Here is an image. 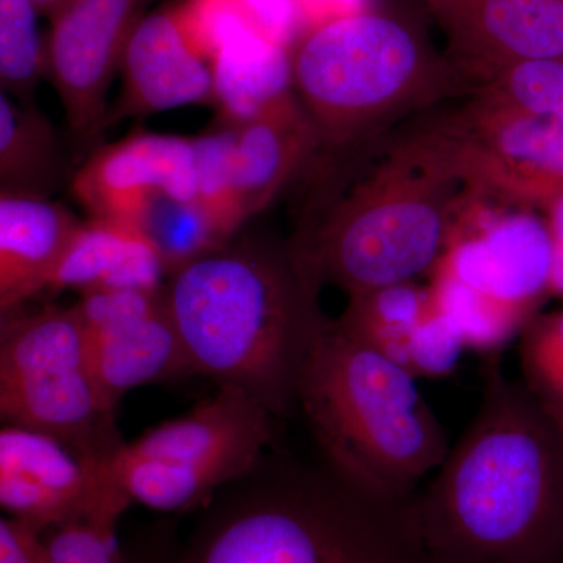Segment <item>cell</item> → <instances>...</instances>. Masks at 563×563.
<instances>
[{"mask_svg":"<svg viewBox=\"0 0 563 563\" xmlns=\"http://www.w3.org/2000/svg\"><path fill=\"white\" fill-rule=\"evenodd\" d=\"M144 0H73L54 18L47 40L49 77L70 131L84 143L107 128V92Z\"/></svg>","mask_w":563,"mask_h":563,"instance_id":"cell-13","label":"cell"},{"mask_svg":"<svg viewBox=\"0 0 563 563\" xmlns=\"http://www.w3.org/2000/svg\"><path fill=\"white\" fill-rule=\"evenodd\" d=\"M76 307L96 379L111 409L141 385L192 374L163 288L88 292Z\"/></svg>","mask_w":563,"mask_h":563,"instance_id":"cell-12","label":"cell"},{"mask_svg":"<svg viewBox=\"0 0 563 563\" xmlns=\"http://www.w3.org/2000/svg\"><path fill=\"white\" fill-rule=\"evenodd\" d=\"M299 22H307L309 31H317L322 25L343 20L361 13L358 0H295Z\"/></svg>","mask_w":563,"mask_h":563,"instance_id":"cell-30","label":"cell"},{"mask_svg":"<svg viewBox=\"0 0 563 563\" xmlns=\"http://www.w3.org/2000/svg\"><path fill=\"white\" fill-rule=\"evenodd\" d=\"M31 0H0V85L22 106H35L36 88L47 76V43Z\"/></svg>","mask_w":563,"mask_h":563,"instance_id":"cell-24","label":"cell"},{"mask_svg":"<svg viewBox=\"0 0 563 563\" xmlns=\"http://www.w3.org/2000/svg\"><path fill=\"white\" fill-rule=\"evenodd\" d=\"M165 266L150 240L121 221L81 222L49 290H161Z\"/></svg>","mask_w":563,"mask_h":563,"instance_id":"cell-20","label":"cell"},{"mask_svg":"<svg viewBox=\"0 0 563 563\" xmlns=\"http://www.w3.org/2000/svg\"><path fill=\"white\" fill-rule=\"evenodd\" d=\"M335 324L417 379L451 376L466 351L461 332L417 282L347 298Z\"/></svg>","mask_w":563,"mask_h":563,"instance_id":"cell-16","label":"cell"},{"mask_svg":"<svg viewBox=\"0 0 563 563\" xmlns=\"http://www.w3.org/2000/svg\"><path fill=\"white\" fill-rule=\"evenodd\" d=\"M468 85L518 63L563 57V0H422Z\"/></svg>","mask_w":563,"mask_h":563,"instance_id":"cell-14","label":"cell"},{"mask_svg":"<svg viewBox=\"0 0 563 563\" xmlns=\"http://www.w3.org/2000/svg\"><path fill=\"white\" fill-rule=\"evenodd\" d=\"M426 161L477 198L544 209L563 192V122L466 96L455 109L398 131Z\"/></svg>","mask_w":563,"mask_h":563,"instance_id":"cell-10","label":"cell"},{"mask_svg":"<svg viewBox=\"0 0 563 563\" xmlns=\"http://www.w3.org/2000/svg\"><path fill=\"white\" fill-rule=\"evenodd\" d=\"M81 222L51 198L0 192V310L14 313L44 290Z\"/></svg>","mask_w":563,"mask_h":563,"instance_id":"cell-19","label":"cell"},{"mask_svg":"<svg viewBox=\"0 0 563 563\" xmlns=\"http://www.w3.org/2000/svg\"><path fill=\"white\" fill-rule=\"evenodd\" d=\"M31 2L35 5V9L38 10L40 14H44V16L49 18V20H54L73 0H31Z\"/></svg>","mask_w":563,"mask_h":563,"instance_id":"cell-32","label":"cell"},{"mask_svg":"<svg viewBox=\"0 0 563 563\" xmlns=\"http://www.w3.org/2000/svg\"><path fill=\"white\" fill-rule=\"evenodd\" d=\"M291 54L296 99L318 150L342 151L390 132L468 85L413 22L361 11L306 33Z\"/></svg>","mask_w":563,"mask_h":563,"instance_id":"cell-6","label":"cell"},{"mask_svg":"<svg viewBox=\"0 0 563 563\" xmlns=\"http://www.w3.org/2000/svg\"><path fill=\"white\" fill-rule=\"evenodd\" d=\"M221 121L243 122L292 92L291 54L258 35L225 44L211 60Z\"/></svg>","mask_w":563,"mask_h":563,"instance_id":"cell-21","label":"cell"},{"mask_svg":"<svg viewBox=\"0 0 563 563\" xmlns=\"http://www.w3.org/2000/svg\"><path fill=\"white\" fill-rule=\"evenodd\" d=\"M0 563H46L43 533L7 515L2 517Z\"/></svg>","mask_w":563,"mask_h":563,"instance_id":"cell-29","label":"cell"},{"mask_svg":"<svg viewBox=\"0 0 563 563\" xmlns=\"http://www.w3.org/2000/svg\"><path fill=\"white\" fill-rule=\"evenodd\" d=\"M470 95L563 122V57L518 63L477 85Z\"/></svg>","mask_w":563,"mask_h":563,"instance_id":"cell-27","label":"cell"},{"mask_svg":"<svg viewBox=\"0 0 563 563\" xmlns=\"http://www.w3.org/2000/svg\"><path fill=\"white\" fill-rule=\"evenodd\" d=\"M435 563H563V432L487 357L468 428L417 496Z\"/></svg>","mask_w":563,"mask_h":563,"instance_id":"cell-1","label":"cell"},{"mask_svg":"<svg viewBox=\"0 0 563 563\" xmlns=\"http://www.w3.org/2000/svg\"><path fill=\"white\" fill-rule=\"evenodd\" d=\"M63 161L51 122L35 106L0 95V190L51 198L60 187Z\"/></svg>","mask_w":563,"mask_h":563,"instance_id":"cell-22","label":"cell"},{"mask_svg":"<svg viewBox=\"0 0 563 563\" xmlns=\"http://www.w3.org/2000/svg\"><path fill=\"white\" fill-rule=\"evenodd\" d=\"M277 418L233 387H220L184 417L125 442L114 472L132 503L161 512L203 506L276 448Z\"/></svg>","mask_w":563,"mask_h":563,"instance_id":"cell-9","label":"cell"},{"mask_svg":"<svg viewBox=\"0 0 563 563\" xmlns=\"http://www.w3.org/2000/svg\"><path fill=\"white\" fill-rule=\"evenodd\" d=\"M417 377L329 320L310 347L298 410L333 472L365 490L410 498L451 444Z\"/></svg>","mask_w":563,"mask_h":563,"instance_id":"cell-5","label":"cell"},{"mask_svg":"<svg viewBox=\"0 0 563 563\" xmlns=\"http://www.w3.org/2000/svg\"><path fill=\"white\" fill-rule=\"evenodd\" d=\"M70 188L91 218L128 224L162 196L198 201L195 141L133 133L92 152Z\"/></svg>","mask_w":563,"mask_h":563,"instance_id":"cell-15","label":"cell"},{"mask_svg":"<svg viewBox=\"0 0 563 563\" xmlns=\"http://www.w3.org/2000/svg\"><path fill=\"white\" fill-rule=\"evenodd\" d=\"M0 417L77 453L114 461L125 440L96 379L76 306L2 317Z\"/></svg>","mask_w":563,"mask_h":563,"instance_id":"cell-8","label":"cell"},{"mask_svg":"<svg viewBox=\"0 0 563 563\" xmlns=\"http://www.w3.org/2000/svg\"><path fill=\"white\" fill-rule=\"evenodd\" d=\"M329 155L336 168L322 173L288 244L303 277L347 298L429 277L465 188L398 131Z\"/></svg>","mask_w":563,"mask_h":563,"instance_id":"cell-2","label":"cell"},{"mask_svg":"<svg viewBox=\"0 0 563 563\" xmlns=\"http://www.w3.org/2000/svg\"><path fill=\"white\" fill-rule=\"evenodd\" d=\"M114 528L113 521L80 520L47 529L46 563H122Z\"/></svg>","mask_w":563,"mask_h":563,"instance_id":"cell-28","label":"cell"},{"mask_svg":"<svg viewBox=\"0 0 563 563\" xmlns=\"http://www.w3.org/2000/svg\"><path fill=\"white\" fill-rule=\"evenodd\" d=\"M132 225L150 240L168 276L228 243L199 201L173 196L155 199Z\"/></svg>","mask_w":563,"mask_h":563,"instance_id":"cell-23","label":"cell"},{"mask_svg":"<svg viewBox=\"0 0 563 563\" xmlns=\"http://www.w3.org/2000/svg\"><path fill=\"white\" fill-rule=\"evenodd\" d=\"M551 268L544 218L465 191L429 288L466 350L492 357L542 313Z\"/></svg>","mask_w":563,"mask_h":563,"instance_id":"cell-7","label":"cell"},{"mask_svg":"<svg viewBox=\"0 0 563 563\" xmlns=\"http://www.w3.org/2000/svg\"><path fill=\"white\" fill-rule=\"evenodd\" d=\"M518 342L521 384L563 432V309L537 314Z\"/></svg>","mask_w":563,"mask_h":563,"instance_id":"cell-25","label":"cell"},{"mask_svg":"<svg viewBox=\"0 0 563 563\" xmlns=\"http://www.w3.org/2000/svg\"><path fill=\"white\" fill-rule=\"evenodd\" d=\"M543 211L553 250L551 295L563 301V192L548 203Z\"/></svg>","mask_w":563,"mask_h":563,"instance_id":"cell-31","label":"cell"},{"mask_svg":"<svg viewBox=\"0 0 563 563\" xmlns=\"http://www.w3.org/2000/svg\"><path fill=\"white\" fill-rule=\"evenodd\" d=\"M122 92L107 125L195 103H214L211 63L196 47L176 3L141 18L121 62Z\"/></svg>","mask_w":563,"mask_h":563,"instance_id":"cell-17","label":"cell"},{"mask_svg":"<svg viewBox=\"0 0 563 563\" xmlns=\"http://www.w3.org/2000/svg\"><path fill=\"white\" fill-rule=\"evenodd\" d=\"M113 461L77 453L47 433L3 424L0 504L41 533L80 520L118 523L131 506Z\"/></svg>","mask_w":563,"mask_h":563,"instance_id":"cell-11","label":"cell"},{"mask_svg":"<svg viewBox=\"0 0 563 563\" xmlns=\"http://www.w3.org/2000/svg\"><path fill=\"white\" fill-rule=\"evenodd\" d=\"M198 201L225 242L243 224L233 180V128L229 122L192 139Z\"/></svg>","mask_w":563,"mask_h":563,"instance_id":"cell-26","label":"cell"},{"mask_svg":"<svg viewBox=\"0 0 563 563\" xmlns=\"http://www.w3.org/2000/svg\"><path fill=\"white\" fill-rule=\"evenodd\" d=\"M417 495L388 498L318 457L269 451L203 504L176 563H435Z\"/></svg>","mask_w":563,"mask_h":563,"instance_id":"cell-3","label":"cell"},{"mask_svg":"<svg viewBox=\"0 0 563 563\" xmlns=\"http://www.w3.org/2000/svg\"><path fill=\"white\" fill-rule=\"evenodd\" d=\"M228 122V121H225ZM233 128V180L243 221L265 209L318 150L317 132L295 92Z\"/></svg>","mask_w":563,"mask_h":563,"instance_id":"cell-18","label":"cell"},{"mask_svg":"<svg viewBox=\"0 0 563 563\" xmlns=\"http://www.w3.org/2000/svg\"><path fill=\"white\" fill-rule=\"evenodd\" d=\"M168 277L163 295L192 374L239 388L277 420L298 410L303 362L329 318L290 246L229 240Z\"/></svg>","mask_w":563,"mask_h":563,"instance_id":"cell-4","label":"cell"}]
</instances>
